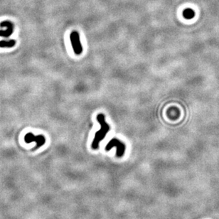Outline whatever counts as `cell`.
<instances>
[{"label":"cell","mask_w":219,"mask_h":219,"mask_svg":"<svg viewBox=\"0 0 219 219\" xmlns=\"http://www.w3.org/2000/svg\"><path fill=\"white\" fill-rule=\"evenodd\" d=\"M97 120L101 124V130H98V132L96 133L95 138L92 142L91 147L92 149L93 150L98 149L100 142L105 137L107 133H108V131L110 130V126L105 122V117L103 114L101 113L98 115V116H97Z\"/></svg>","instance_id":"6da1fadb"},{"label":"cell","mask_w":219,"mask_h":219,"mask_svg":"<svg viewBox=\"0 0 219 219\" xmlns=\"http://www.w3.org/2000/svg\"><path fill=\"white\" fill-rule=\"evenodd\" d=\"M117 148V157H122L125 153V146L123 142H120V140H118V139H112V140L108 142V144L107 145L105 150L106 151L110 150L113 147Z\"/></svg>","instance_id":"7a4b0ae2"},{"label":"cell","mask_w":219,"mask_h":219,"mask_svg":"<svg viewBox=\"0 0 219 219\" xmlns=\"http://www.w3.org/2000/svg\"><path fill=\"white\" fill-rule=\"evenodd\" d=\"M70 39L74 53L76 55H81L83 52V46L80 41L78 33L77 31H73L70 35Z\"/></svg>","instance_id":"3957f363"},{"label":"cell","mask_w":219,"mask_h":219,"mask_svg":"<svg viewBox=\"0 0 219 219\" xmlns=\"http://www.w3.org/2000/svg\"><path fill=\"white\" fill-rule=\"evenodd\" d=\"M24 140L26 143H31L32 142H35L36 143V147L34 148V149H38V147H41L43 145L45 144L46 142V139L44 137V136L43 135H38L35 136L32 133H28L26 134L24 137Z\"/></svg>","instance_id":"277c9868"},{"label":"cell","mask_w":219,"mask_h":219,"mask_svg":"<svg viewBox=\"0 0 219 219\" xmlns=\"http://www.w3.org/2000/svg\"><path fill=\"white\" fill-rule=\"evenodd\" d=\"M1 27H5V30H0V36L1 37L8 38L11 35L14 31V24L11 21H5L0 24Z\"/></svg>","instance_id":"5b68a950"},{"label":"cell","mask_w":219,"mask_h":219,"mask_svg":"<svg viewBox=\"0 0 219 219\" xmlns=\"http://www.w3.org/2000/svg\"><path fill=\"white\" fill-rule=\"evenodd\" d=\"M16 41L11 39V40H3L0 41V47L1 48H11L15 45Z\"/></svg>","instance_id":"8992f818"},{"label":"cell","mask_w":219,"mask_h":219,"mask_svg":"<svg viewBox=\"0 0 219 219\" xmlns=\"http://www.w3.org/2000/svg\"><path fill=\"white\" fill-rule=\"evenodd\" d=\"M183 16L185 19H191L195 16V12L191 9H186L183 11Z\"/></svg>","instance_id":"52a82bcc"}]
</instances>
